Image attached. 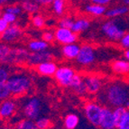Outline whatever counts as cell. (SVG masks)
<instances>
[{"label": "cell", "mask_w": 129, "mask_h": 129, "mask_svg": "<svg viewBox=\"0 0 129 129\" xmlns=\"http://www.w3.org/2000/svg\"><path fill=\"white\" fill-rule=\"evenodd\" d=\"M99 104L110 108L125 107L129 108V88L122 81H111L98 93Z\"/></svg>", "instance_id": "obj_1"}, {"label": "cell", "mask_w": 129, "mask_h": 129, "mask_svg": "<svg viewBox=\"0 0 129 129\" xmlns=\"http://www.w3.org/2000/svg\"><path fill=\"white\" fill-rule=\"evenodd\" d=\"M16 0H0V7H4V6H8V5H12L14 2H15Z\"/></svg>", "instance_id": "obj_42"}, {"label": "cell", "mask_w": 129, "mask_h": 129, "mask_svg": "<svg viewBox=\"0 0 129 129\" xmlns=\"http://www.w3.org/2000/svg\"><path fill=\"white\" fill-rule=\"evenodd\" d=\"M80 123V118L78 115L74 113H70L66 115L63 120V126L65 129H75L79 125Z\"/></svg>", "instance_id": "obj_21"}, {"label": "cell", "mask_w": 129, "mask_h": 129, "mask_svg": "<svg viewBox=\"0 0 129 129\" xmlns=\"http://www.w3.org/2000/svg\"><path fill=\"white\" fill-rule=\"evenodd\" d=\"M32 24L35 28L38 29H42L45 25V20L43 18V15H38V14H35L34 16L32 17Z\"/></svg>", "instance_id": "obj_28"}, {"label": "cell", "mask_w": 129, "mask_h": 129, "mask_svg": "<svg viewBox=\"0 0 129 129\" xmlns=\"http://www.w3.org/2000/svg\"><path fill=\"white\" fill-rule=\"evenodd\" d=\"M21 7L23 11L28 14H36L40 9V6L34 0H21Z\"/></svg>", "instance_id": "obj_22"}, {"label": "cell", "mask_w": 129, "mask_h": 129, "mask_svg": "<svg viewBox=\"0 0 129 129\" xmlns=\"http://www.w3.org/2000/svg\"><path fill=\"white\" fill-rule=\"evenodd\" d=\"M89 26H90L89 20L86 19V18H79L73 22V24H72L71 30L76 34H79V33L87 31L89 28Z\"/></svg>", "instance_id": "obj_19"}, {"label": "cell", "mask_w": 129, "mask_h": 129, "mask_svg": "<svg viewBox=\"0 0 129 129\" xmlns=\"http://www.w3.org/2000/svg\"><path fill=\"white\" fill-rule=\"evenodd\" d=\"M128 83H129V77H128Z\"/></svg>", "instance_id": "obj_46"}, {"label": "cell", "mask_w": 129, "mask_h": 129, "mask_svg": "<svg viewBox=\"0 0 129 129\" xmlns=\"http://www.w3.org/2000/svg\"><path fill=\"white\" fill-rule=\"evenodd\" d=\"M75 73V71L72 68L68 66H62L58 67L53 76L59 85H60L61 87H65V88H70L71 82Z\"/></svg>", "instance_id": "obj_7"}, {"label": "cell", "mask_w": 129, "mask_h": 129, "mask_svg": "<svg viewBox=\"0 0 129 129\" xmlns=\"http://www.w3.org/2000/svg\"><path fill=\"white\" fill-rule=\"evenodd\" d=\"M11 51V48L6 43L0 42V63H4L7 60V56Z\"/></svg>", "instance_id": "obj_26"}, {"label": "cell", "mask_w": 129, "mask_h": 129, "mask_svg": "<svg viewBox=\"0 0 129 129\" xmlns=\"http://www.w3.org/2000/svg\"><path fill=\"white\" fill-rule=\"evenodd\" d=\"M39 6H49L52 3L53 0H34Z\"/></svg>", "instance_id": "obj_41"}, {"label": "cell", "mask_w": 129, "mask_h": 129, "mask_svg": "<svg viewBox=\"0 0 129 129\" xmlns=\"http://www.w3.org/2000/svg\"><path fill=\"white\" fill-rule=\"evenodd\" d=\"M42 101L38 98L32 97L28 99L23 107V113L25 118L31 119V120H36L40 117L42 113Z\"/></svg>", "instance_id": "obj_5"}, {"label": "cell", "mask_w": 129, "mask_h": 129, "mask_svg": "<svg viewBox=\"0 0 129 129\" xmlns=\"http://www.w3.org/2000/svg\"><path fill=\"white\" fill-rule=\"evenodd\" d=\"M36 71L40 75L42 76H53L55 71L58 69V66L54 61L52 60H49V61H44L43 63L36 65Z\"/></svg>", "instance_id": "obj_15"}, {"label": "cell", "mask_w": 129, "mask_h": 129, "mask_svg": "<svg viewBox=\"0 0 129 129\" xmlns=\"http://www.w3.org/2000/svg\"><path fill=\"white\" fill-rule=\"evenodd\" d=\"M80 46L78 45L77 43H70L65 44L61 48V54L64 58L68 60H76L78 54L80 52Z\"/></svg>", "instance_id": "obj_16"}, {"label": "cell", "mask_w": 129, "mask_h": 129, "mask_svg": "<svg viewBox=\"0 0 129 129\" xmlns=\"http://www.w3.org/2000/svg\"><path fill=\"white\" fill-rule=\"evenodd\" d=\"M111 70L117 75H126L129 73V61L126 60H116L111 63Z\"/></svg>", "instance_id": "obj_17"}, {"label": "cell", "mask_w": 129, "mask_h": 129, "mask_svg": "<svg viewBox=\"0 0 129 129\" xmlns=\"http://www.w3.org/2000/svg\"><path fill=\"white\" fill-rule=\"evenodd\" d=\"M15 129H38V127L35 125V120H31V119H22L21 121L16 124Z\"/></svg>", "instance_id": "obj_25"}, {"label": "cell", "mask_w": 129, "mask_h": 129, "mask_svg": "<svg viewBox=\"0 0 129 129\" xmlns=\"http://www.w3.org/2000/svg\"><path fill=\"white\" fill-rule=\"evenodd\" d=\"M4 12H7V13L9 14H12V15H19L22 14L23 12V9L20 6H17V5H8L7 7H5L4 9Z\"/></svg>", "instance_id": "obj_32"}, {"label": "cell", "mask_w": 129, "mask_h": 129, "mask_svg": "<svg viewBox=\"0 0 129 129\" xmlns=\"http://www.w3.org/2000/svg\"><path fill=\"white\" fill-rule=\"evenodd\" d=\"M72 90H73L77 95H79V96H83V95H85L86 93H88L87 92L86 85H85L84 80H83V81L80 84V85H78L77 87H75L74 88H72Z\"/></svg>", "instance_id": "obj_35"}, {"label": "cell", "mask_w": 129, "mask_h": 129, "mask_svg": "<svg viewBox=\"0 0 129 129\" xmlns=\"http://www.w3.org/2000/svg\"><path fill=\"white\" fill-rule=\"evenodd\" d=\"M99 129H116V122L113 115L112 108L108 107H102V113L100 123L99 125Z\"/></svg>", "instance_id": "obj_12"}, {"label": "cell", "mask_w": 129, "mask_h": 129, "mask_svg": "<svg viewBox=\"0 0 129 129\" xmlns=\"http://www.w3.org/2000/svg\"><path fill=\"white\" fill-rule=\"evenodd\" d=\"M102 107H103L102 105L94 101L86 102L83 107L84 115L86 116V118L94 126L99 127V125L100 118H101Z\"/></svg>", "instance_id": "obj_4"}, {"label": "cell", "mask_w": 129, "mask_h": 129, "mask_svg": "<svg viewBox=\"0 0 129 129\" xmlns=\"http://www.w3.org/2000/svg\"><path fill=\"white\" fill-rule=\"evenodd\" d=\"M9 76H10V72L8 69L4 66H0V84L7 83Z\"/></svg>", "instance_id": "obj_34"}, {"label": "cell", "mask_w": 129, "mask_h": 129, "mask_svg": "<svg viewBox=\"0 0 129 129\" xmlns=\"http://www.w3.org/2000/svg\"><path fill=\"white\" fill-rule=\"evenodd\" d=\"M52 60H53V54L48 50H44V51H40V52H30L26 63L30 66H36L40 63Z\"/></svg>", "instance_id": "obj_11"}, {"label": "cell", "mask_w": 129, "mask_h": 129, "mask_svg": "<svg viewBox=\"0 0 129 129\" xmlns=\"http://www.w3.org/2000/svg\"><path fill=\"white\" fill-rule=\"evenodd\" d=\"M7 86L14 97L23 96L26 94L32 88L31 78L24 73H16L10 75L7 81Z\"/></svg>", "instance_id": "obj_2"}, {"label": "cell", "mask_w": 129, "mask_h": 129, "mask_svg": "<svg viewBox=\"0 0 129 129\" xmlns=\"http://www.w3.org/2000/svg\"><path fill=\"white\" fill-rule=\"evenodd\" d=\"M77 63L82 66H88L91 65L96 60V51L89 44H83L80 46V52L78 54Z\"/></svg>", "instance_id": "obj_6"}, {"label": "cell", "mask_w": 129, "mask_h": 129, "mask_svg": "<svg viewBox=\"0 0 129 129\" xmlns=\"http://www.w3.org/2000/svg\"><path fill=\"white\" fill-rule=\"evenodd\" d=\"M101 31L107 38L114 42L120 41V39L125 34L124 28L121 27L116 20H108L105 22L101 26Z\"/></svg>", "instance_id": "obj_3"}, {"label": "cell", "mask_w": 129, "mask_h": 129, "mask_svg": "<svg viewBox=\"0 0 129 129\" xmlns=\"http://www.w3.org/2000/svg\"><path fill=\"white\" fill-rule=\"evenodd\" d=\"M126 110H127V108H125V107H116V108H112L113 115H114V117H115V119H116V125H117V123L119 122V120L122 118V116L125 114Z\"/></svg>", "instance_id": "obj_30"}, {"label": "cell", "mask_w": 129, "mask_h": 129, "mask_svg": "<svg viewBox=\"0 0 129 129\" xmlns=\"http://www.w3.org/2000/svg\"><path fill=\"white\" fill-rule=\"evenodd\" d=\"M54 37L58 43L65 45L70 43H75L78 40V34L72 32L71 29L58 27L54 31Z\"/></svg>", "instance_id": "obj_9"}, {"label": "cell", "mask_w": 129, "mask_h": 129, "mask_svg": "<svg viewBox=\"0 0 129 129\" xmlns=\"http://www.w3.org/2000/svg\"><path fill=\"white\" fill-rule=\"evenodd\" d=\"M35 122L38 129H49L52 126V121L44 116H40L36 120H35Z\"/></svg>", "instance_id": "obj_27"}, {"label": "cell", "mask_w": 129, "mask_h": 129, "mask_svg": "<svg viewBox=\"0 0 129 129\" xmlns=\"http://www.w3.org/2000/svg\"><path fill=\"white\" fill-rule=\"evenodd\" d=\"M52 11L56 15H62L65 12L66 0H53L52 3Z\"/></svg>", "instance_id": "obj_24"}, {"label": "cell", "mask_w": 129, "mask_h": 129, "mask_svg": "<svg viewBox=\"0 0 129 129\" xmlns=\"http://www.w3.org/2000/svg\"><path fill=\"white\" fill-rule=\"evenodd\" d=\"M2 15V10H1V7H0V15Z\"/></svg>", "instance_id": "obj_45"}, {"label": "cell", "mask_w": 129, "mask_h": 129, "mask_svg": "<svg viewBox=\"0 0 129 129\" xmlns=\"http://www.w3.org/2000/svg\"><path fill=\"white\" fill-rule=\"evenodd\" d=\"M120 45L125 49H129V33H125V35L119 41Z\"/></svg>", "instance_id": "obj_38"}, {"label": "cell", "mask_w": 129, "mask_h": 129, "mask_svg": "<svg viewBox=\"0 0 129 129\" xmlns=\"http://www.w3.org/2000/svg\"><path fill=\"white\" fill-rule=\"evenodd\" d=\"M11 91L7 83L0 84V101L7 99L11 97Z\"/></svg>", "instance_id": "obj_31"}, {"label": "cell", "mask_w": 129, "mask_h": 129, "mask_svg": "<svg viewBox=\"0 0 129 129\" xmlns=\"http://www.w3.org/2000/svg\"><path fill=\"white\" fill-rule=\"evenodd\" d=\"M83 80L86 85L87 92L88 94H98L103 88L102 80L97 76H87V77H83Z\"/></svg>", "instance_id": "obj_13"}, {"label": "cell", "mask_w": 129, "mask_h": 129, "mask_svg": "<svg viewBox=\"0 0 129 129\" xmlns=\"http://www.w3.org/2000/svg\"><path fill=\"white\" fill-rule=\"evenodd\" d=\"M1 17H2L5 21H7L9 24L15 23V22H16V19H17V16H16V15L7 13V12H3L2 15H1Z\"/></svg>", "instance_id": "obj_36"}, {"label": "cell", "mask_w": 129, "mask_h": 129, "mask_svg": "<svg viewBox=\"0 0 129 129\" xmlns=\"http://www.w3.org/2000/svg\"><path fill=\"white\" fill-rule=\"evenodd\" d=\"M62 129H65V128H62Z\"/></svg>", "instance_id": "obj_47"}, {"label": "cell", "mask_w": 129, "mask_h": 129, "mask_svg": "<svg viewBox=\"0 0 129 129\" xmlns=\"http://www.w3.org/2000/svg\"><path fill=\"white\" fill-rule=\"evenodd\" d=\"M22 36V28L16 23L11 24L7 28V30L0 35V40L3 43H8L17 41Z\"/></svg>", "instance_id": "obj_10"}, {"label": "cell", "mask_w": 129, "mask_h": 129, "mask_svg": "<svg viewBox=\"0 0 129 129\" xmlns=\"http://www.w3.org/2000/svg\"><path fill=\"white\" fill-rule=\"evenodd\" d=\"M27 46L31 52H40L47 50L49 47V43L43 40H32L28 43Z\"/></svg>", "instance_id": "obj_23"}, {"label": "cell", "mask_w": 129, "mask_h": 129, "mask_svg": "<svg viewBox=\"0 0 129 129\" xmlns=\"http://www.w3.org/2000/svg\"><path fill=\"white\" fill-rule=\"evenodd\" d=\"M116 129H129V108L116 125Z\"/></svg>", "instance_id": "obj_29"}, {"label": "cell", "mask_w": 129, "mask_h": 129, "mask_svg": "<svg viewBox=\"0 0 129 129\" xmlns=\"http://www.w3.org/2000/svg\"><path fill=\"white\" fill-rule=\"evenodd\" d=\"M108 10L105 6H101V5H97V4H91L87 5L85 7V11L89 15H93V16H101L104 15L106 13V11Z\"/></svg>", "instance_id": "obj_20"}, {"label": "cell", "mask_w": 129, "mask_h": 129, "mask_svg": "<svg viewBox=\"0 0 129 129\" xmlns=\"http://www.w3.org/2000/svg\"><path fill=\"white\" fill-rule=\"evenodd\" d=\"M124 57H125V59L127 61H129V49H126L125 51V52H124Z\"/></svg>", "instance_id": "obj_43"}, {"label": "cell", "mask_w": 129, "mask_h": 129, "mask_svg": "<svg viewBox=\"0 0 129 129\" xmlns=\"http://www.w3.org/2000/svg\"><path fill=\"white\" fill-rule=\"evenodd\" d=\"M73 22H74V20L72 19V18L69 17V16H64V17H62L58 22V25H59V27L71 29L72 24H73Z\"/></svg>", "instance_id": "obj_33"}, {"label": "cell", "mask_w": 129, "mask_h": 129, "mask_svg": "<svg viewBox=\"0 0 129 129\" xmlns=\"http://www.w3.org/2000/svg\"><path fill=\"white\" fill-rule=\"evenodd\" d=\"M16 110V104L10 99H5L0 102V117L8 118L15 114Z\"/></svg>", "instance_id": "obj_14"}, {"label": "cell", "mask_w": 129, "mask_h": 129, "mask_svg": "<svg viewBox=\"0 0 129 129\" xmlns=\"http://www.w3.org/2000/svg\"><path fill=\"white\" fill-rule=\"evenodd\" d=\"M121 2L125 5V6H127V7L129 6V0H121Z\"/></svg>", "instance_id": "obj_44"}, {"label": "cell", "mask_w": 129, "mask_h": 129, "mask_svg": "<svg viewBox=\"0 0 129 129\" xmlns=\"http://www.w3.org/2000/svg\"><path fill=\"white\" fill-rule=\"evenodd\" d=\"M29 51L24 47H15L11 48V51L7 56V60L5 64H22L26 63Z\"/></svg>", "instance_id": "obj_8"}, {"label": "cell", "mask_w": 129, "mask_h": 129, "mask_svg": "<svg viewBox=\"0 0 129 129\" xmlns=\"http://www.w3.org/2000/svg\"><path fill=\"white\" fill-rule=\"evenodd\" d=\"M112 0H91V3L97 5H101V6H107L109 3H111Z\"/></svg>", "instance_id": "obj_40"}, {"label": "cell", "mask_w": 129, "mask_h": 129, "mask_svg": "<svg viewBox=\"0 0 129 129\" xmlns=\"http://www.w3.org/2000/svg\"><path fill=\"white\" fill-rule=\"evenodd\" d=\"M8 25L9 24L7 21H5L2 17H0V35L7 30V28L8 27Z\"/></svg>", "instance_id": "obj_39"}, {"label": "cell", "mask_w": 129, "mask_h": 129, "mask_svg": "<svg viewBox=\"0 0 129 129\" xmlns=\"http://www.w3.org/2000/svg\"><path fill=\"white\" fill-rule=\"evenodd\" d=\"M127 13H129V7L124 5V6H119V7H116L108 9V10L106 11L104 15L108 18H116L118 17V16L126 15Z\"/></svg>", "instance_id": "obj_18"}, {"label": "cell", "mask_w": 129, "mask_h": 129, "mask_svg": "<svg viewBox=\"0 0 129 129\" xmlns=\"http://www.w3.org/2000/svg\"><path fill=\"white\" fill-rule=\"evenodd\" d=\"M42 39L48 43H52V42L55 40L54 33H52V31H45V32H43V35H42Z\"/></svg>", "instance_id": "obj_37"}]
</instances>
